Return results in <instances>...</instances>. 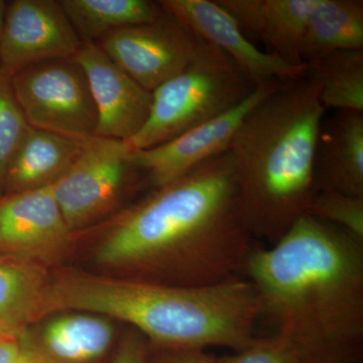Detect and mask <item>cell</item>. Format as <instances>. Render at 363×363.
Wrapping results in <instances>:
<instances>
[{
	"instance_id": "obj_1",
	"label": "cell",
	"mask_w": 363,
	"mask_h": 363,
	"mask_svg": "<svg viewBox=\"0 0 363 363\" xmlns=\"http://www.w3.org/2000/svg\"><path fill=\"white\" fill-rule=\"evenodd\" d=\"M97 247L100 266L138 281L202 286L241 276L255 240L241 217L228 152L121 210Z\"/></svg>"
},
{
	"instance_id": "obj_2",
	"label": "cell",
	"mask_w": 363,
	"mask_h": 363,
	"mask_svg": "<svg viewBox=\"0 0 363 363\" xmlns=\"http://www.w3.org/2000/svg\"><path fill=\"white\" fill-rule=\"evenodd\" d=\"M241 276L262 317L313 363H363V240L304 214Z\"/></svg>"
},
{
	"instance_id": "obj_3",
	"label": "cell",
	"mask_w": 363,
	"mask_h": 363,
	"mask_svg": "<svg viewBox=\"0 0 363 363\" xmlns=\"http://www.w3.org/2000/svg\"><path fill=\"white\" fill-rule=\"evenodd\" d=\"M78 311L130 323L160 347L240 351L257 339L259 296L245 277L202 286L67 272L51 278L43 315Z\"/></svg>"
},
{
	"instance_id": "obj_4",
	"label": "cell",
	"mask_w": 363,
	"mask_h": 363,
	"mask_svg": "<svg viewBox=\"0 0 363 363\" xmlns=\"http://www.w3.org/2000/svg\"><path fill=\"white\" fill-rule=\"evenodd\" d=\"M326 111L309 77L262 100L229 147L241 217L253 240L278 242L316 194L318 138Z\"/></svg>"
},
{
	"instance_id": "obj_5",
	"label": "cell",
	"mask_w": 363,
	"mask_h": 363,
	"mask_svg": "<svg viewBox=\"0 0 363 363\" xmlns=\"http://www.w3.org/2000/svg\"><path fill=\"white\" fill-rule=\"evenodd\" d=\"M255 88L225 52L200 42L188 66L152 92L147 123L125 143L140 150L169 142L233 108Z\"/></svg>"
},
{
	"instance_id": "obj_6",
	"label": "cell",
	"mask_w": 363,
	"mask_h": 363,
	"mask_svg": "<svg viewBox=\"0 0 363 363\" xmlns=\"http://www.w3.org/2000/svg\"><path fill=\"white\" fill-rule=\"evenodd\" d=\"M145 181L123 140L93 136L65 175L51 186L72 233L96 225L119 206L130 189Z\"/></svg>"
},
{
	"instance_id": "obj_7",
	"label": "cell",
	"mask_w": 363,
	"mask_h": 363,
	"mask_svg": "<svg viewBox=\"0 0 363 363\" xmlns=\"http://www.w3.org/2000/svg\"><path fill=\"white\" fill-rule=\"evenodd\" d=\"M26 123L85 142L95 136L97 113L85 72L74 58L50 60L11 76Z\"/></svg>"
},
{
	"instance_id": "obj_8",
	"label": "cell",
	"mask_w": 363,
	"mask_h": 363,
	"mask_svg": "<svg viewBox=\"0 0 363 363\" xmlns=\"http://www.w3.org/2000/svg\"><path fill=\"white\" fill-rule=\"evenodd\" d=\"M97 45L136 83L154 92L188 66L200 40L164 13L154 23L109 33Z\"/></svg>"
},
{
	"instance_id": "obj_9",
	"label": "cell",
	"mask_w": 363,
	"mask_h": 363,
	"mask_svg": "<svg viewBox=\"0 0 363 363\" xmlns=\"http://www.w3.org/2000/svg\"><path fill=\"white\" fill-rule=\"evenodd\" d=\"M283 83L272 81L255 86L245 99L206 123L157 147L133 150V159L145 180L155 188L162 187L226 152L248 114Z\"/></svg>"
},
{
	"instance_id": "obj_10",
	"label": "cell",
	"mask_w": 363,
	"mask_h": 363,
	"mask_svg": "<svg viewBox=\"0 0 363 363\" xmlns=\"http://www.w3.org/2000/svg\"><path fill=\"white\" fill-rule=\"evenodd\" d=\"M82 45L60 0H13L0 35V70L13 76L42 62L74 58Z\"/></svg>"
},
{
	"instance_id": "obj_11",
	"label": "cell",
	"mask_w": 363,
	"mask_h": 363,
	"mask_svg": "<svg viewBox=\"0 0 363 363\" xmlns=\"http://www.w3.org/2000/svg\"><path fill=\"white\" fill-rule=\"evenodd\" d=\"M159 4L196 39L225 52L255 86L306 77V64L294 65L272 52H262L216 0H162Z\"/></svg>"
},
{
	"instance_id": "obj_12",
	"label": "cell",
	"mask_w": 363,
	"mask_h": 363,
	"mask_svg": "<svg viewBox=\"0 0 363 363\" xmlns=\"http://www.w3.org/2000/svg\"><path fill=\"white\" fill-rule=\"evenodd\" d=\"M74 59L85 72L96 108L95 136L130 140L149 118L152 92L136 83L94 43H83Z\"/></svg>"
},
{
	"instance_id": "obj_13",
	"label": "cell",
	"mask_w": 363,
	"mask_h": 363,
	"mask_svg": "<svg viewBox=\"0 0 363 363\" xmlns=\"http://www.w3.org/2000/svg\"><path fill=\"white\" fill-rule=\"evenodd\" d=\"M74 235L51 186L0 198V255L43 262Z\"/></svg>"
},
{
	"instance_id": "obj_14",
	"label": "cell",
	"mask_w": 363,
	"mask_h": 363,
	"mask_svg": "<svg viewBox=\"0 0 363 363\" xmlns=\"http://www.w3.org/2000/svg\"><path fill=\"white\" fill-rule=\"evenodd\" d=\"M315 185L317 192L363 197V111H337L322 123Z\"/></svg>"
},
{
	"instance_id": "obj_15",
	"label": "cell",
	"mask_w": 363,
	"mask_h": 363,
	"mask_svg": "<svg viewBox=\"0 0 363 363\" xmlns=\"http://www.w3.org/2000/svg\"><path fill=\"white\" fill-rule=\"evenodd\" d=\"M241 28L259 38L269 52L303 65L301 47L318 0H216Z\"/></svg>"
},
{
	"instance_id": "obj_16",
	"label": "cell",
	"mask_w": 363,
	"mask_h": 363,
	"mask_svg": "<svg viewBox=\"0 0 363 363\" xmlns=\"http://www.w3.org/2000/svg\"><path fill=\"white\" fill-rule=\"evenodd\" d=\"M83 143L30 126L9 164L4 195L52 186L71 168Z\"/></svg>"
},
{
	"instance_id": "obj_17",
	"label": "cell",
	"mask_w": 363,
	"mask_h": 363,
	"mask_svg": "<svg viewBox=\"0 0 363 363\" xmlns=\"http://www.w3.org/2000/svg\"><path fill=\"white\" fill-rule=\"evenodd\" d=\"M363 50L362 0H318L301 47L307 63L332 52Z\"/></svg>"
},
{
	"instance_id": "obj_18",
	"label": "cell",
	"mask_w": 363,
	"mask_h": 363,
	"mask_svg": "<svg viewBox=\"0 0 363 363\" xmlns=\"http://www.w3.org/2000/svg\"><path fill=\"white\" fill-rule=\"evenodd\" d=\"M50 281L43 262L0 255V324L28 328L42 317Z\"/></svg>"
},
{
	"instance_id": "obj_19",
	"label": "cell",
	"mask_w": 363,
	"mask_h": 363,
	"mask_svg": "<svg viewBox=\"0 0 363 363\" xmlns=\"http://www.w3.org/2000/svg\"><path fill=\"white\" fill-rule=\"evenodd\" d=\"M113 337L107 318L69 314L48 322L38 341L60 363H91L106 354Z\"/></svg>"
},
{
	"instance_id": "obj_20",
	"label": "cell",
	"mask_w": 363,
	"mask_h": 363,
	"mask_svg": "<svg viewBox=\"0 0 363 363\" xmlns=\"http://www.w3.org/2000/svg\"><path fill=\"white\" fill-rule=\"evenodd\" d=\"M83 43L98 44L109 33L128 26L154 23L164 16L152 0H60Z\"/></svg>"
},
{
	"instance_id": "obj_21",
	"label": "cell",
	"mask_w": 363,
	"mask_h": 363,
	"mask_svg": "<svg viewBox=\"0 0 363 363\" xmlns=\"http://www.w3.org/2000/svg\"><path fill=\"white\" fill-rule=\"evenodd\" d=\"M305 64L325 111H363V50L332 52Z\"/></svg>"
},
{
	"instance_id": "obj_22",
	"label": "cell",
	"mask_w": 363,
	"mask_h": 363,
	"mask_svg": "<svg viewBox=\"0 0 363 363\" xmlns=\"http://www.w3.org/2000/svg\"><path fill=\"white\" fill-rule=\"evenodd\" d=\"M28 128L14 96L11 76L0 70V198L4 195L9 164Z\"/></svg>"
},
{
	"instance_id": "obj_23",
	"label": "cell",
	"mask_w": 363,
	"mask_h": 363,
	"mask_svg": "<svg viewBox=\"0 0 363 363\" xmlns=\"http://www.w3.org/2000/svg\"><path fill=\"white\" fill-rule=\"evenodd\" d=\"M305 214L339 227L363 240V197L335 191H318Z\"/></svg>"
},
{
	"instance_id": "obj_24",
	"label": "cell",
	"mask_w": 363,
	"mask_h": 363,
	"mask_svg": "<svg viewBox=\"0 0 363 363\" xmlns=\"http://www.w3.org/2000/svg\"><path fill=\"white\" fill-rule=\"evenodd\" d=\"M217 363H313L281 336L259 337L248 347L217 358Z\"/></svg>"
},
{
	"instance_id": "obj_25",
	"label": "cell",
	"mask_w": 363,
	"mask_h": 363,
	"mask_svg": "<svg viewBox=\"0 0 363 363\" xmlns=\"http://www.w3.org/2000/svg\"><path fill=\"white\" fill-rule=\"evenodd\" d=\"M155 347L156 351L152 354H150L149 347L145 363H217L218 358L208 353L206 350Z\"/></svg>"
},
{
	"instance_id": "obj_26",
	"label": "cell",
	"mask_w": 363,
	"mask_h": 363,
	"mask_svg": "<svg viewBox=\"0 0 363 363\" xmlns=\"http://www.w3.org/2000/svg\"><path fill=\"white\" fill-rule=\"evenodd\" d=\"M149 347V341L133 329L121 340L111 363H145Z\"/></svg>"
},
{
	"instance_id": "obj_27",
	"label": "cell",
	"mask_w": 363,
	"mask_h": 363,
	"mask_svg": "<svg viewBox=\"0 0 363 363\" xmlns=\"http://www.w3.org/2000/svg\"><path fill=\"white\" fill-rule=\"evenodd\" d=\"M16 363H60L55 360L54 358L50 357L42 346L40 345L39 341L33 334L28 332L26 336L25 350L20 359Z\"/></svg>"
},
{
	"instance_id": "obj_28",
	"label": "cell",
	"mask_w": 363,
	"mask_h": 363,
	"mask_svg": "<svg viewBox=\"0 0 363 363\" xmlns=\"http://www.w3.org/2000/svg\"><path fill=\"white\" fill-rule=\"evenodd\" d=\"M28 330L18 338L0 342V363H16L25 350Z\"/></svg>"
},
{
	"instance_id": "obj_29",
	"label": "cell",
	"mask_w": 363,
	"mask_h": 363,
	"mask_svg": "<svg viewBox=\"0 0 363 363\" xmlns=\"http://www.w3.org/2000/svg\"><path fill=\"white\" fill-rule=\"evenodd\" d=\"M26 330L28 328H16V327L0 324V342L9 339L20 337Z\"/></svg>"
},
{
	"instance_id": "obj_30",
	"label": "cell",
	"mask_w": 363,
	"mask_h": 363,
	"mask_svg": "<svg viewBox=\"0 0 363 363\" xmlns=\"http://www.w3.org/2000/svg\"><path fill=\"white\" fill-rule=\"evenodd\" d=\"M7 4L4 0H0V35L4 30V21H6Z\"/></svg>"
}]
</instances>
